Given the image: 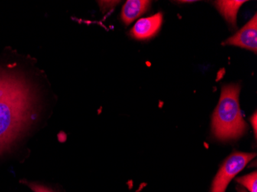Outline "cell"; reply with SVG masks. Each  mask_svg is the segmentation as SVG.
<instances>
[{
  "label": "cell",
  "instance_id": "10",
  "mask_svg": "<svg viewBox=\"0 0 257 192\" xmlns=\"http://www.w3.org/2000/svg\"><path fill=\"white\" fill-rule=\"evenodd\" d=\"M256 112L253 114L252 117L250 118L251 124H252V127L254 128V132H255V135L256 136Z\"/></svg>",
  "mask_w": 257,
  "mask_h": 192
},
{
  "label": "cell",
  "instance_id": "11",
  "mask_svg": "<svg viewBox=\"0 0 257 192\" xmlns=\"http://www.w3.org/2000/svg\"><path fill=\"white\" fill-rule=\"evenodd\" d=\"M237 191L238 192H246V190H244L242 187H237Z\"/></svg>",
  "mask_w": 257,
  "mask_h": 192
},
{
  "label": "cell",
  "instance_id": "8",
  "mask_svg": "<svg viewBox=\"0 0 257 192\" xmlns=\"http://www.w3.org/2000/svg\"><path fill=\"white\" fill-rule=\"evenodd\" d=\"M257 173L256 171L238 177V183L248 189L249 192H257Z\"/></svg>",
  "mask_w": 257,
  "mask_h": 192
},
{
  "label": "cell",
  "instance_id": "7",
  "mask_svg": "<svg viewBox=\"0 0 257 192\" xmlns=\"http://www.w3.org/2000/svg\"><path fill=\"white\" fill-rule=\"evenodd\" d=\"M244 3L246 1H216L215 4L226 21L235 27L238 10Z\"/></svg>",
  "mask_w": 257,
  "mask_h": 192
},
{
  "label": "cell",
  "instance_id": "3",
  "mask_svg": "<svg viewBox=\"0 0 257 192\" xmlns=\"http://www.w3.org/2000/svg\"><path fill=\"white\" fill-rule=\"evenodd\" d=\"M256 155L255 153L234 151L223 161L213 179L210 192H225L232 178Z\"/></svg>",
  "mask_w": 257,
  "mask_h": 192
},
{
  "label": "cell",
  "instance_id": "2",
  "mask_svg": "<svg viewBox=\"0 0 257 192\" xmlns=\"http://www.w3.org/2000/svg\"><path fill=\"white\" fill-rule=\"evenodd\" d=\"M239 84H229L222 88L220 99L212 118L213 134L221 141L236 139L247 130L239 107Z\"/></svg>",
  "mask_w": 257,
  "mask_h": 192
},
{
  "label": "cell",
  "instance_id": "4",
  "mask_svg": "<svg viewBox=\"0 0 257 192\" xmlns=\"http://www.w3.org/2000/svg\"><path fill=\"white\" fill-rule=\"evenodd\" d=\"M229 46H238L253 53L257 51V16L256 14L236 34L225 42Z\"/></svg>",
  "mask_w": 257,
  "mask_h": 192
},
{
  "label": "cell",
  "instance_id": "6",
  "mask_svg": "<svg viewBox=\"0 0 257 192\" xmlns=\"http://www.w3.org/2000/svg\"><path fill=\"white\" fill-rule=\"evenodd\" d=\"M150 1L146 0H128L124 4L121 12V18L126 25L132 23L136 19L143 15L150 8Z\"/></svg>",
  "mask_w": 257,
  "mask_h": 192
},
{
  "label": "cell",
  "instance_id": "5",
  "mask_svg": "<svg viewBox=\"0 0 257 192\" xmlns=\"http://www.w3.org/2000/svg\"><path fill=\"white\" fill-rule=\"evenodd\" d=\"M163 20V14L161 13L147 18L140 19L131 30V37L139 40L153 38L160 31Z\"/></svg>",
  "mask_w": 257,
  "mask_h": 192
},
{
  "label": "cell",
  "instance_id": "1",
  "mask_svg": "<svg viewBox=\"0 0 257 192\" xmlns=\"http://www.w3.org/2000/svg\"><path fill=\"white\" fill-rule=\"evenodd\" d=\"M33 103L31 89L23 78L0 72V154L28 125Z\"/></svg>",
  "mask_w": 257,
  "mask_h": 192
},
{
  "label": "cell",
  "instance_id": "9",
  "mask_svg": "<svg viewBox=\"0 0 257 192\" xmlns=\"http://www.w3.org/2000/svg\"><path fill=\"white\" fill-rule=\"evenodd\" d=\"M23 183L27 184L34 192H53V190H50L48 187L42 185V184H37V183L27 182V181H24Z\"/></svg>",
  "mask_w": 257,
  "mask_h": 192
}]
</instances>
